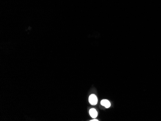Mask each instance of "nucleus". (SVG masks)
<instances>
[{
  "instance_id": "2",
  "label": "nucleus",
  "mask_w": 161,
  "mask_h": 121,
  "mask_svg": "<svg viewBox=\"0 0 161 121\" xmlns=\"http://www.w3.org/2000/svg\"><path fill=\"white\" fill-rule=\"evenodd\" d=\"M100 103L103 106H104L106 108H109L111 107V103L107 99H103L101 100Z\"/></svg>"
},
{
  "instance_id": "4",
  "label": "nucleus",
  "mask_w": 161,
  "mask_h": 121,
  "mask_svg": "<svg viewBox=\"0 0 161 121\" xmlns=\"http://www.w3.org/2000/svg\"><path fill=\"white\" fill-rule=\"evenodd\" d=\"M91 121H98V120H97V119H93V120H91Z\"/></svg>"
},
{
  "instance_id": "3",
  "label": "nucleus",
  "mask_w": 161,
  "mask_h": 121,
  "mask_svg": "<svg viewBox=\"0 0 161 121\" xmlns=\"http://www.w3.org/2000/svg\"><path fill=\"white\" fill-rule=\"evenodd\" d=\"M89 114L93 118H96L97 116V112L95 109H91L89 111Z\"/></svg>"
},
{
  "instance_id": "1",
  "label": "nucleus",
  "mask_w": 161,
  "mask_h": 121,
  "mask_svg": "<svg viewBox=\"0 0 161 121\" xmlns=\"http://www.w3.org/2000/svg\"><path fill=\"white\" fill-rule=\"evenodd\" d=\"M89 102L92 105H96L97 103V96L94 94L91 95L89 97Z\"/></svg>"
}]
</instances>
